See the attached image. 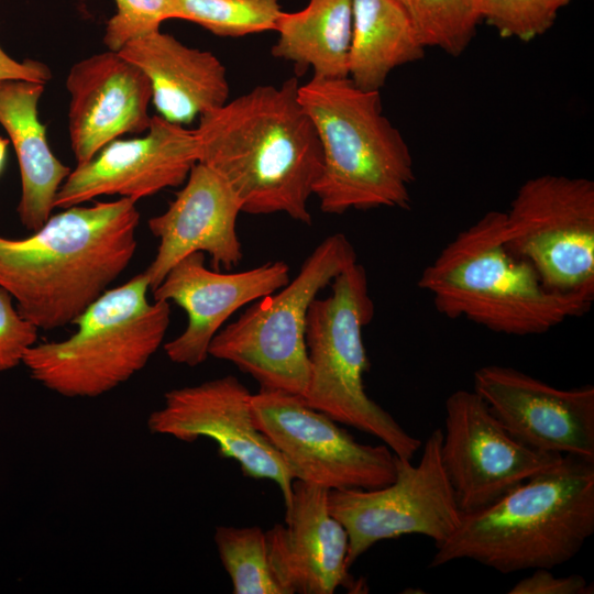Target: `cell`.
Listing matches in <instances>:
<instances>
[{
  "label": "cell",
  "mask_w": 594,
  "mask_h": 594,
  "mask_svg": "<svg viewBox=\"0 0 594 594\" xmlns=\"http://www.w3.org/2000/svg\"><path fill=\"white\" fill-rule=\"evenodd\" d=\"M296 77L260 85L202 114L195 129L198 163L218 173L242 212L285 213L310 224L309 198L322 168L315 125Z\"/></svg>",
  "instance_id": "1"
},
{
  "label": "cell",
  "mask_w": 594,
  "mask_h": 594,
  "mask_svg": "<svg viewBox=\"0 0 594 594\" xmlns=\"http://www.w3.org/2000/svg\"><path fill=\"white\" fill-rule=\"evenodd\" d=\"M140 213L128 198L72 206L31 235H0V286L37 329L74 321L124 272Z\"/></svg>",
  "instance_id": "2"
},
{
  "label": "cell",
  "mask_w": 594,
  "mask_h": 594,
  "mask_svg": "<svg viewBox=\"0 0 594 594\" xmlns=\"http://www.w3.org/2000/svg\"><path fill=\"white\" fill-rule=\"evenodd\" d=\"M594 532V461L563 455L493 504L462 514L429 566L472 560L499 573L553 569Z\"/></svg>",
  "instance_id": "3"
},
{
  "label": "cell",
  "mask_w": 594,
  "mask_h": 594,
  "mask_svg": "<svg viewBox=\"0 0 594 594\" xmlns=\"http://www.w3.org/2000/svg\"><path fill=\"white\" fill-rule=\"evenodd\" d=\"M420 289L447 318L508 336L543 334L590 311L594 292L548 288L505 242V212L492 210L460 231L424 268Z\"/></svg>",
  "instance_id": "4"
},
{
  "label": "cell",
  "mask_w": 594,
  "mask_h": 594,
  "mask_svg": "<svg viewBox=\"0 0 594 594\" xmlns=\"http://www.w3.org/2000/svg\"><path fill=\"white\" fill-rule=\"evenodd\" d=\"M298 97L320 142L322 168L314 187L321 211L408 209L414 161L402 133L384 116L381 95L346 78L312 77Z\"/></svg>",
  "instance_id": "5"
},
{
  "label": "cell",
  "mask_w": 594,
  "mask_h": 594,
  "mask_svg": "<svg viewBox=\"0 0 594 594\" xmlns=\"http://www.w3.org/2000/svg\"><path fill=\"white\" fill-rule=\"evenodd\" d=\"M144 272L107 289L75 321L70 337L29 348L30 376L64 397H98L141 371L162 345L168 301L147 299Z\"/></svg>",
  "instance_id": "6"
},
{
  "label": "cell",
  "mask_w": 594,
  "mask_h": 594,
  "mask_svg": "<svg viewBox=\"0 0 594 594\" xmlns=\"http://www.w3.org/2000/svg\"><path fill=\"white\" fill-rule=\"evenodd\" d=\"M330 285V294L317 297L308 311L309 378L301 398L338 424L371 435L395 455L411 460L421 449V440L374 402L363 383L370 369L363 328L374 316L366 271L355 262Z\"/></svg>",
  "instance_id": "7"
},
{
  "label": "cell",
  "mask_w": 594,
  "mask_h": 594,
  "mask_svg": "<svg viewBox=\"0 0 594 594\" xmlns=\"http://www.w3.org/2000/svg\"><path fill=\"white\" fill-rule=\"evenodd\" d=\"M355 262L354 246L343 233L328 235L293 279L252 302L215 336L209 356L234 364L260 388L302 397L309 378L306 324L310 305Z\"/></svg>",
  "instance_id": "8"
},
{
  "label": "cell",
  "mask_w": 594,
  "mask_h": 594,
  "mask_svg": "<svg viewBox=\"0 0 594 594\" xmlns=\"http://www.w3.org/2000/svg\"><path fill=\"white\" fill-rule=\"evenodd\" d=\"M505 242L557 292H594V183L543 174L520 185L505 212Z\"/></svg>",
  "instance_id": "9"
},
{
  "label": "cell",
  "mask_w": 594,
  "mask_h": 594,
  "mask_svg": "<svg viewBox=\"0 0 594 594\" xmlns=\"http://www.w3.org/2000/svg\"><path fill=\"white\" fill-rule=\"evenodd\" d=\"M442 430L422 443L417 464L395 455V479L374 490H330L328 507L349 537L350 568L375 543L404 535H422L435 547L459 527L462 513L441 461Z\"/></svg>",
  "instance_id": "10"
},
{
  "label": "cell",
  "mask_w": 594,
  "mask_h": 594,
  "mask_svg": "<svg viewBox=\"0 0 594 594\" xmlns=\"http://www.w3.org/2000/svg\"><path fill=\"white\" fill-rule=\"evenodd\" d=\"M255 426L288 464L295 480L327 490H374L395 479L386 444H364L295 394L260 388L251 397Z\"/></svg>",
  "instance_id": "11"
},
{
  "label": "cell",
  "mask_w": 594,
  "mask_h": 594,
  "mask_svg": "<svg viewBox=\"0 0 594 594\" xmlns=\"http://www.w3.org/2000/svg\"><path fill=\"white\" fill-rule=\"evenodd\" d=\"M444 410L441 461L462 514L493 504L563 457L515 439L474 391L451 393Z\"/></svg>",
  "instance_id": "12"
},
{
  "label": "cell",
  "mask_w": 594,
  "mask_h": 594,
  "mask_svg": "<svg viewBox=\"0 0 594 594\" xmlns=\"http://www.w3.org/2000/svg\"><path fill=\"white\" fill-rule=\"evenodd\" d=\"M251 397L233 375L174 388L165 393L163 407L148 416L147 428L152 433L184 442L213 440L219 455L237 461L244 476L274 482L288 508L295 477L282 454L255 426Z\"/></svg>",
  "instance_id": "13"
},
{
  "label": "cell",
  "mask_w": 594,
  "mask_h": 594,
  "mask_svg": "<svg viewBox=\"0 0 594 594\" xmlns=\"http://www.w3.org/2000/svg\"><path fill=\"white\" fill-rule=\"evenodd\" d=\"M473 391L525 446L594 461V387L558 388L514 367L485 365Z\"/></svg>",
  "instance_id": "14"
},
{
  "label": "cell",
  "mask_w": 594,
  "mask_h": 594,
  "mask_svg": "<svg viewBox=\"0 0 594 594\" xmlns=\"http://www.w3.org/2000/svg\"><path fill=\"white\" fill-rule=\"evenodd\" d=\"M198 163L194 130L152 117L144 136L113 140L92 160L77 165L59 187L54 208H68L99 196L138 201L183 185Z\"/></svg>",
  "instance_id": "15"
},
{
  "label": "cell",
  "mask_w": 594,
  "mask_h": 594,
  "mask_svg": "<svg viewBox=\"0 0 594 594\" xmlns=\"http://www.w3.org/2000/svg\"><path fill=\"white\" fill-rule=\"evenodd\" d=\"M289 279L284 261L221 273L206 267L201 252L184 257L152 290L154 300L173 301L187 315L185 330L164 344L167 358L190 367L204 363L212 339L235 311L278 290Z\"/></svg>",
  "instance_id": "16"
},
{
  "label": "cell",
  "mask_w": 594,
  "mask_h": 594,
  "mask_svg": "<svg viewBox=\"0 0 594 594\" xmlns=\"http://www.w3.org/2000/svg\"><path fill=\"white\" fill-rule=\"evenodd\" d=\"M329 490L295 480L285 524L266 532L272 569L284 594H332L338 587L363 592L349 573V537L328 507Z\"/></svg>",
  "instance_id": "17"
},
{
  "label": "cell",
  "mask_w": 594,
  "mask_h": 594,
  "mask_svg": "<svg viewBox=\"0 0 594 594\" xmlns=\"http://www.w3.org/2000/svg\"><path fill=\"white\" fill-rule=\"evenodd\" d=\"M240 212L241 204L227 182L207 165L195 164L168 208L148 220L151 233L158 239L156 255L144 271L150 289L196 252L210 255L216 270L238 266L243 256L237 232Z\"/></svg>",
  "instance_id": "18"
},
{
  "label": "cell",
  "mask_w": 594,
  "mask_h": 594,
  "mask_svg": "<svg viewBox=\"0 0 594 594\" xmlns=\"http://www.w3.org/2000/svg\"><path fill=\"white\" fill-rule=\"evenodd\" d=\"M68 130L77 165L127 133L146 132L152 88L146 75L119 52L91 55L72 66Z\"/></svg>",
  "instance_id": "19"
},
{
  "label": "cell",
  "mask_w": 594,
  "mask_h": 594,
  "mask_svg": "<svg viewBox=\"0 0 594 594\" xmlns=\"http://www.w3.org/2000/svg\"><path fill=\"white\" fill-rule=\"evenodd\" d=\"M118 52L146 75L152 102L169 122L190 123L229 101L227 69L208 51L156 31L128 42Z\"/></svg>",
  "instance_id": "20"
},
{
  "label": "cell",
  "mask_w": 594,
  "mask_h": 594,
  "mask_svg": "<svg viewBox=\"0 0 594 594\" xmlns=\"http://www.w3.org/2000/svg\"><path fill=\"white\" fill-rule=\"evenodd\" d=\"M43 82L25 79L0 80V124L14 147L21 178L18 215L30 231L51 217L56 194L70 173L52 152L37 105Z\"/></svg>",
  "instance_id": "21"
},
{
  "label": "cell",
  "mask_w": 594,
  "mask_h": 594,
  "mask_svg": "<svg viewBox=\"0 0 594 594\" xmlns=\"http://www.w3.org/2000/svg\"><path fill=\"white\" fill-rule=\"evenodd\" d=\"M272 55L292 62L296 74L312 69L317 78H346L352 38V0H309L277 20Z\"/></svg>",
  "instance_id": "22"
},
{
  "label": "cell",
  "mask_w": 594,
  "mask_h": 594,
  "mask_svg": "<svg viewBox=\"0 0 594 594\" xmlns=\"http://www.w3.org/2000/svg\"><path fill=\"white\" fill-rule=\"evenodd\" d=\"M426 47L395 0H352V38L348 78L376 90L393 69L424 58Z\"/></svg>",
  "instance_id": "23"
},
{
  "label": "cell",
  "mask_w": 594,
  "mask_h": 594,
  "mask_svg": "<svg viewBox=\"0 0 594 594\" xmlns=\"http://www.w3.org/2000/svg\"><path fill=\"white\" fill-rule=\"evenodd\" d=\"M215 543L234 594H284L275 579L266 532L257 526H218Z\"/></svg>",
  "instance_id": "24"
},
{
  "label": "cell",
  "mask_w": 594,
  "mask_h": 594,
  "mask_svg": "<svg viewBox=\"0 0 594 594\" xmlns=\"http://www.w3.org/2000/svg\"><path fill=\"white\" fill-rule=\"evenodd\" d=\"M172 19L194 22L219 36L275 31L279 0H170Z\"/></svg>",
  "instance_id": "25"
},
{
  "label": "cell",
  "mask_w": 594,
  "mask_h": 594,
  "mask_svg": "<svg viewBox=\"0 0 594 594\" xmlns=\"http://www.w3.org/2000/svg\"><path fill=\"white\" fill-rule=\"evenodd\" d=\"M406 12L425 47L459 57L481 21L475 0H395Z\"/></svg>",
  "instance_id": "26"
},
{
  "label": "cell",
  "mask_w": 594,
  "mask_h": 594,
  "mask_svg": "<svg viewBox=\"0 0 594 594\" xmlns=\"http://www.w3.org/2000/svg\"><path fill=\"white\" fill-rule=\"evenodd\" d=\"M572 0H475L481 20L502 37L529 42L546 33Z\"/></svg>",
  "instance_id": "27"
},
{
  "label": "cell",
  "mask_w": 594,
  "mask_h": 594,
  "mask_svg": "<svg viewBox=\"0 0 594 594\" xmlns=\"http://www.w3.org/2000/svg\"><path fill=\"white\" fill-rule=\"evenodd\" d=\"M116 14L108 21L103 43L118 52L128 42L160 31L162 22L172 19L170 0H114Z\"/></svg>",
  "instance_id": "28"
},
{
  "label": "cell",
  "mask_w": 594,
  "mask_h": 594,
  "mask_svg": "<svg viewBox=\"0 0 594 594\" xmlns=\"http://www.w3.org/2000/svg\"><path fill=\"white\" fill-rule=\"evenodd\" d=\"M37 331L20 315L11 295L0 286V373L22 363L26 350L36 343Z\"/></svg>",
  "instance_id": "29"
},
{
  "label": "cell",
  "mask_w": 594,
  "mask_h": 594,
  "mask_svg": "<svg viewBox=\"0 0 594 594\" xmlns=\"http://www.w3.org/2000/svg\"><path fill=\"white\" fill-rule=\"evenodd\" d=\"M593 584L579 574L556 576L550 569H535L534 572L518 581L509 591L510 594H590Z\"/></svg>",
  "instance_id": "30"
},
{
  "label": "cell",
  "mask_w": 594,
  "mask_h": 594,
  "mask_svg": "<svg viewBox=\"0 0 594 594\" xmlns=\"http://www.w3.org/2000/svg\"><path fill=\"white\" fill-rule=\"evenodd\" d=\"M50 68L37 61L18 62L0 46V80L25 79L46 84L51 79Z\"/></svg>",
  "instance_id": "31"
},
{
  "label": "cell",
  "mask_w": 594,
  "mask_h": 594,
  "mask_svg": "<svg viewBox=\"0 0 594 594\" xmlns=\"http://www.w3.org/2000/svg\"><path fill=\"white\" fill-rule=\"evenodd\" d=\"M8 144L9 141L0 136V173L4 166Z\"/></svg>",
  "instance_id": "32"
}]
</instances>
